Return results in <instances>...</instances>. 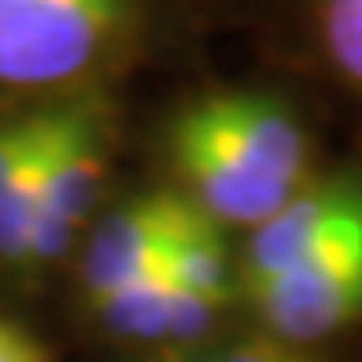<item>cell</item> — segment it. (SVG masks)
Here are the masks:
<instances>
[{
	"mask_svg": "<svg viewBox=\"0 0 362 362\" xmlns=\"http://www.w3.org/2000/svg\"><path fill=\"white\" fill-rule=\"evenodd\" d=\"M169 157L189 202L218 226L258 230L306 185V133L262 93H209L169 125Z\"/></svg>",
	"mask_w": 362,
	"mask_h": 362,
	"instance_id": "cell-1",
	"label": "cell"
},
{
	"mask_svg": "<svg viewBox=\"0 0 362 362\" xmlns=\"http://www.w3.org/2000/svg\"><path fill=\"white\" fill-rule=\"evenodd\" d=\"M141 28V0H0V97L57 105L101 93Z\"/></svg>",
	"mask_w": 362,
	"mask_h": 362,
	"instance_id": "cell-2",
	"label": "cell"
},
{
	"mask_svg": "<svg viewBox=\"0 0 362 362\" xmlns=\"http://www.w3.org/2000/svg\"><path fill=\"white\" fill-rule=\"evenodd\" d=\"M113 165V113L105 93L69 105L37 185L33 218V274L77 254L93 221L101 218L105 181Z\"/></svg>",
	"mask_w": 362,
	"mask_h": 362,
	"instance_id": "cell-3",
	"label": "cell"
},
{
	"mask_svg": "<svg viewBox=\"0 0 362 362\" xmlns=\"http://www.w3.org/2000/svg\"><path fill=\"white\" fill-rule=\"evenodd\" d=\"M189 214L194 202L185 194H137L113 209H101L77 250L81 298L97 306L165 270L169 250Z\"/></svg>",
	"mask_w": 362,
	"mask_h": 362,
	"instance_id": "cell-4",
	"label": "cell"
},
{
	"mask_svg": "<svg viewBox=\"0 0 362 362\" xmlns=\"http://www.w3.org/2000/svg\"><path fill=\"white\" fill-rule=\"evenodd\" d=\"M246 298L278 338L318 342L362 318V226L314 258L246 286Z\"/></svg>",
	"mask_w": 362,
	"mask_h": 362,
	"instance_id": "cell-5",
	"label": "cell"
},
{
	"mask_svg": "<svg viewBox=\"0 0 362 362\" xmlns=\"http://www.w3.org/2000/svg\"><path fill=\"white\" fill-rule=\"evenodd\" d=\"M362 226V181L322 177L306 181L274 218L250 230L242 250V286L266 282L274 274L314 258L318 250L342 242Z\"/></svg>",
	"mask_w": 362,
	"mask_h": 362,
	"instance_id": "cell-6",
	"label": "cell"
},
{
	"mask_svg": "<svg viewBox=\"0 0 362 362\" xmlns=\"http://www.w3.org/2000/svg\"><path fill=\"white\" fill-rule=\"evenodd\" d=\"M89 310L101 322L105 334L121 338V342L177 346V342H189V338L202 334L221 306L206 302L194 290H185L169 270H157L153 278L105 298V302H97Z\"/></svg>",
	"mask_w": 362,
	"mask_h": 362,
	"instance_id": "cell-7",
	"label": "cell"
},
{
	"mask_svg": "<svg viewBox=\"0 0 362 362\" xmlns=\"http://www.w3.org/2000/svg\"><path fill=\"white\" fill-rule=\"evenodd\" d=\"M165 270L185 290L202 294L214 306H226V298H230V274H233L230 254H226V242H221V226L214 218H206L197 206L189 214V221L181 226L173 250H169Z\"/></svg>",
	"mask_w": 362,
	"mask_h": 362,
	"instance_id": "cell-8",
	"label": "cell"
},
{
	"mask_svg": "<svg viewBox=\"0 0 362 362\" xmlns=\"http://www.w3.org/2000/svg\"><path fill=\"white\" fill-rule=\"evenodd\" d=\"M65 113V101L57 105H16L0 113V189L49 145L57 121Z\"/></svg>",
	"mask_w": 362,
	"mask_h": 362,
	"instance_id": "cell-9",
	"label": "cell"
},
{
	"mask_svg": "<svg viewBox=\"0 0 362 362\" xmlns=\"http://www.w3.org/2000/svg\"><path fill=\"white\" fill-rule=\"evenodd\" d=\"M318 37L338 77L362 89V0H318Z\"/></svg>",
	"mask_w": 362,
	"mask_h": 362,
	"instance_id": "cell-10",
	"label": "cell"
},
{
	"mask_svg": "<svg viewBox=\"0 0 362 362\" xmlns=\"http://www.w3.org/2000/svg\"><path fill=\"white\" fill-rule=\"evenodd\" d=\"M0 362H57V358L33 330H25L13 318H0Z\"/></svg>",
	"mask_w": 362,
	"mask_h": 362,
	"instance_id": "cell-11",
	"label": "cell"
},
{
	"mask_svg": "<svg viewBox=\"0 0 362 362\" xmlns=\"http://www.w3.org/2000/svg\"><path fill=\"white\" fill-rule=\"evenodd\" d=\"M173 362H286V354L270 346H233V350H209V354H185Z\"/></svg>",
	"mask_w": 362,
	"mask_h": 362,
	"instance_id": "cell-12",
	"label": "cell"
}]
</instances>
